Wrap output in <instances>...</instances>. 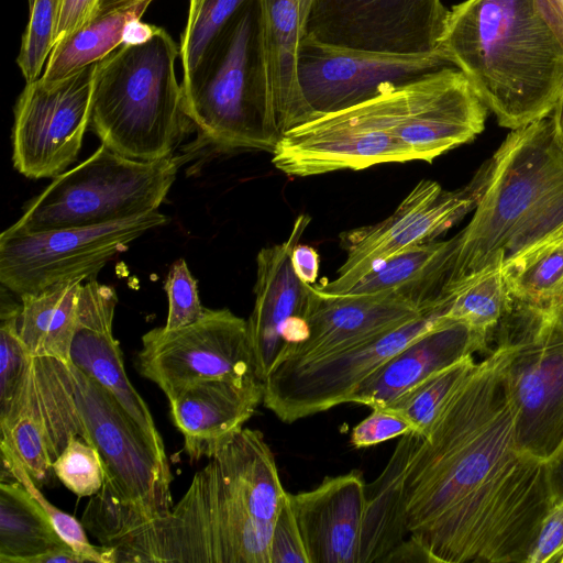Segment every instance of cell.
<instances>
[{
    "instance_id": "obj_11",
    "label": "cell",
    "mask_w": 563,
    "mask_h": 563,
    "mask_svg": "<svg viewBox=\"0 0 563 563\" xmlns=\"http://www.w3.org/2000/svg\"><path fill=\"white\" fill-rule=\"evenodd\" d=\"M167 221L157 209L101 225L41 232L8 228L0 235V283L21 297L59 282L88 280L134 240Z\"/></svg>"
},
{
    "instance_id": "obj_36",
    "label": "cell",
    "mask_w": 563,
    "mask_h": 563,
    "mask_svg": "<svg viewBox=\"0 0 563 563\" xmlns=\"http://www.w3.org/2000/svg\"><path fill=\"white\" fill-rule=\"evenodd\" d=\"M246 1L249 0L189 1L188 20L179 46L181 82L194 75L219 34Z\"/></svg>"
},
{
    "instance_id": "obj_44",
    "label": "cell",
    "mask_w": 563,
    "mask_h": 563,
    "mask_svg": "<svg viewBox=\"0 0 563 563\" xmlns=\"http://www.w3.org/2000/svg\"><path fill=\"white\" fill-rule=\"evenodd\" d=\"M563 558V500L544 517L527 563H561Z\"/></svg>"
},
{
    "instance_id": "obj_57",
    "label": "cell",
    "mask_w": 563,
    "mask_h": 563,
    "mask_svg": "<svg viewBox=\"0 0 563 563\" xmlns=\"http://www.w3.org/2000/svg\"><path fill=\"white\" fill-rule=\"evenodd\" d=\"M561 563H563V558H562V560H561Z\"/></svg>"
},
{
    "instance_id": "obj_58",
    "label": "cell",
    "mask_w": 563,
    "mask_h": 563,
    "mask_svg": "<svg viewBox=\"0 0 563 563\" xmlns=\"http://www.w3.org/2000/svg\"><path fill=\"white\" fill-rule=\"evenodd\" d=\"M563 307V306H562Z\"/></svg>"
},
{
    "instance_id": "obj_43",
    "label": "cell",
    "mask_w": 563,
    "mask_h": 563,
    "mask_svg": "<svg viewBox=\"0 0 563 563\" xmlns=\"http://www.w3.org/2000/svg\"><path fill=\"white\" fill-rule=\"evenodd\" d=\"M411 431H415L413 427L401 415L388 408H374L368 417L353 428L351 443L356 449H363Z\"/></svg>"
},
{
    "instance_id": "obj_9",
    "label": "cell",
    "mask_w": 563,
    "mask_h": 563,
    "mask_svg": "<svg viewBox=\"0 0 563 563\" xmlns=\"http://www.w3.org/2000/svg\"><path fill=\"white\" fill-rule=\"evenodd\" d=\"M68 364L86 442L101 459L104 483L100 492L139 516L168 511L173 475L165 445L156 443L96 379Z\"/></svg>"
},
{
    "instance_id": "obj_46",
    "label": "cell",
    "mask_w": 563,
    "mask_h": 563,
    "mask_svg": "<svg viewBox=\"0 0 563 563\" xmlns=\"http://www.w3.org/2000/svg\"><path fill=\"white\" fill-rule=\"evenodd\" d=\"M291 264L301 282L314 284L319 274L320 257L313 247L298 243L291 252Z\"/></svg>"
},
{
    "instance_id": "obj_35",
    "label": "cell",
    "mask_w": 563,
    "mask_h": 563,
    "mask_svg": "<svg viewBox=\"0 0 563 563\" xmlns=\"http://www.w3.org/2000/svg\"><path fill=\"white\" fill-rule=\"evenodd\" d=\"M475 366L473 355L466 356L431 374L384 408L401 415L411 423L416 432L426 437L442 408Z\"/></svg>"
},
{
    "instance_id": "obj_6",
    "label": "cell",
    "mask_w": 563,
    "mask_h": 563,
    "mask_svg": "<svg viewBox=\"0 0 563 563\" xmlns=\"http://www.w3.org/2000/svg\"><path fill=\"white\" fill-rule=\"evenodd\" d=\"M180 86L184 111L207 141L273 153L283 132L267 88L260 0L235 12Z\"/></svg>"
},
{
    "instance_id": "obj_22",
    "label": "cell",
    "mask_w": 563,
    "mask_h": 563,
    "mask_svg": "<svg viewBox=\"0 0 563 563\" xmlns=\"http://www.w3.org/2000/svg\"><path fill=\"white\" fill-rule=\"evenodd\" d=\"M310 222L299 216L289 236L262 249L256 257L255 301L247 320L256 376L264 382L283 351L282 332L287 322L306 316L309 284L301 282L291 264V252Z\"/></svg>"
},
{
    "instance_id": "obj_27",
    "label": "cell",
    "mask_w": 563,
    "mask_h": 563,
    "mask_svg": "<svg viewBox=\"0 0 563 563\" xmlns=\"http://www.w3.org/2000/svg\"><path fill=\"white\" fill-rule=\"evenodd\" d=\"M267 88L283 134L307 121L297 81L299 0H260Z\"/></svg>"
},
{
    "instance_id": "obj_40",
    "label": "cell",
    "mask_w": 563,
    "mask_h": 563,
    "mask_svg": "<svg viewBox=\"0 0 563 563\" xmlns=\"http://www.w3.org/2000/svg\"><path fill=\"white\" fill-rule=\"evenodd\" d=\"M55 477L77 497H92L104 483L98 451L80 435L73 437L52 464Z\"/></svg>"
},
{
    "instance_id": "obj_45",
    "label": "cell",
    "mask_w": 563,
    "mask_h": 563,
    "mask_svg": "<svg viewBox=\"0 0 563 563\" xmlns=\"http://www.w3.org/2000/svg\"><path fill=\"white\" fill-rule=\"evenodd\" d=\"M99 0H60L54 44L88 23Z\"/></svg>"
},
{
    "instance_id": "obj_1",
    "label": "cell",
    "mask_w": 563,
    "mask_h": 563,
    "mask_svg": "<svg viewBox=\"0 0 563 563\" xmlns=\"http://www.w3.org/2000/svg\"><path fill=\"white\" fill-rule=\"evenodd\" d=\"M510 351L497 334L406 466V532L431 562L527 563L553 505L549 463L517 441Z\"/></svg>"
},
{
    "instance_id": "obj_24",
    "label": "cell",
    "mask_w": 563,
    "mask_h": 563,
    "mask_svg": "<svg viewBox=\"0 0 563 563\" xmlns=\"http://www.w3.org/2000/svg\"><path fill=\"white\" fill-rule=\"evenodd\" d=\"M263 397L261 380L212 379L192 384L168 400L173 423L183 434L189 460L214 456L244 428Z\"/></svg>"
},
{
    "instance_id": "obj_41",
    "label": "cell",
    "mask_w": 563,
    "mask_h": 563,
    "mask_svg": "<svg viewBox=\"0 0 563 563\" xmlns=\"http://www.w3.org/2000/svg\"><path fill=\"white\" fill-rule=\"evenodd\" d=\"M164 289L168 298L165 329H178L203 317L207 308L200 302L197 282L184 258H179L172 264L165 279Z\"/></svg>"
},
{
    "instance_id": "obj_39",
    "label": "cell",
    "mask_w": 563,
    "mask_h": 563,
    "mask_svg": "<svg viewBox=\"0 0 563 563\" xmlns=\"http://www.w3.org/2000/svg\"><path fill=\"white\" fill-rule=\"evenodd\" d=\"M60 0H34L16 64L26 82L38 79L54 46Z\"/></svg>"
},
{
    "instance_id": "obj_54",
    "label": "cell",
    "mask_w": 563,
    "mask_h": 563,
    "mask_svg": "<svg viewBox=\"0 0 563 563\" xmlns=\"http://www.w3.org/2000/svg\"><path fill=\"white\" fill-rule=\"evenodd\" d=\"M559 239H563V228L561 229V231L553 238L551 239L550 241H553V240H559ZM549 242V241H548Z\"/></svg>"
},
{
    "instance_id": "obj_26",
    "label": "cell",
    "mask_w": 563,
    "mask_h": 563,
    "mask_svg": "<svg viewBox=\"0 0 563 563\" xmlns=\"http://www.w3.org/2000/svg\"><path fill=\"white\" fill-rule=\"evenodd\" d=\"M456 236L405 250L376 266L346 294L394 291L424 310L446 305L443 290L453 263Z\"/></svg>"
},
{
    "instance_id": "obj_10",
    "label": "cell",
    "mask_w": 563,
    "mask_h": 563,
    "mask_svg": "<svg viewBox=\"0 0 563 563\" xmlns=\"http://www.w3.org/2000/svg\"><path fill=\"white\" fill-rule=\"evenodd\" d=\"M402 89L289 129L272 153L274 166L288 176L309 177L411 162L395 136Z\"/></svg>"
},
{
    "instance_id": "obj_30",
    "label": "cell",
    "mask_w": 563,
    "mask_h": 563,
    "mask_svg": "<svg viewBox=\"0 0 563 563\" xmlns=\"http://www.w3.org/2000/svg\"><path fill=\"white\" fill-rule=\"evenodd\" d=\"M84 280L59 282L20 298L19 336L31 356L69 362Z\"/></svg>"
},
{
    "instance_id": "obj_33",
    "label": "cell",
    "mask_w": 563,
    "mask_h": 563,
    "mask_svg": "<svg viewBox=\"0 0 563 563\" xmlns=\"http://www.w3.org/2000/svg\"><path fill=\"white\" fill-rule=\"evenodd\" d=\"M503 275L511 302L556 314L563 306V239L506 262Z\"/></svg>"
},
{
    "instance_id": "obj_17",
    "label": "cell",
    "mask_w": 563,
    "mask_h": 563,
    "mask_svg": "<svg viewBox=\"0 0 563 563\" xmlns=\"http://www.w3.org/2000/svg\"><path fill=\"white\" fill-rule=\"evenodd\" d=\"M96 65L54 84L26 82L12 129V162L20 174L55 178L77 159L90 125Z\"/></svg>"
},
{
    "instance_id": "obj_28",
    "label": "cell",
    "mask_w": 563,
    "mask_h": 563,
    "mask_svg": "<svg viewBox=\"0 0 563 563\" xmlns=\"http://www.w3.org/2000/svg\"><path fill=\"white\" fill-rule=\"evenodd\" d=\"M212 459L251 516L261 522L274 523L287 492L262 432L243 428Z\"/></svg>"
},
{
    "instance_id": "obj_48",
    "label": "cell",
    "mask_w": 563,
    "mask_h": 563,
    "mask_svg": "<svg viewBox=\"0 0 563 563\" xmlns=\"http://www.w3.org/2000/svg\"><path fill=\"white\" fill-rule=\"evenodd\" d=\"M548 463L550 487L554 504L563 500V445Z\"/></svg>"
},
{
    "instance_id": "obj_7",
    "label": "cell",
    "mask_w": 563,
    "mask_h": 563,
    "mask_svg": "<svg viewBox=\"0 0 563 563\" xmlns=\"http://www.w3.org/2000/svg\"><path fill=\"white\" fill-rule=\"evenodd\" d=\"M184 156L139 161L102 144L87 159L53 178L9 229L41 232L101 225L157 210Z\"/></svg>"
},
{
    "instance_id": "obj_47",
    "label": "cell",
    "mask_w": 563,
    "mask_h": 563,
    "mask_svg": "<svg viewBox=\"0 0 563 563\" xmlns=\"http://www.w3.org/2000/svg\"><path fill=\"white\" fill-rule=\"evenodd\" d=\"M533 3L563 46V0H533Z\"/></svg>"
},
{
    "instance_id": "obj_5",
    "label": "cell",
    "mask_w": 563,
    "mask_h": 563,
    "mask_svg": "<svg viewBox=\"0 0 563 563\" xmlns=\"http://www.w3.org/2000/svg\"><path fill=\"white\" fill-rule=\"evenodd\" d=\"M179 47L162 27L96 65L90 128L102 144L139 161L172 156L194 124L175 74Z\"/></svg>"
},
{
    "instance_id": "obj_15",
    "label": "cell",
    "mask_w": 563,
    "mask_h": 563,
    "mask_svg": "<svg viewBox=\"0 0 563 563\" xmlns=\"http://www.w3.org/2000/svg\"><path fill=\"white\" fill-rule=\"evenodd\" d=\"M484 163L462 189L449 191L434 180H420L386 219L343 232L341 247L346 257L336 277L321 289L349 292L366 274L387 258L412 246L433 241L473 211L484 190Z\"/></svg>"
},
{
    "instance_id": "obj_38",
    "label": "cell",
    "mask_w": 563,
    "mask_h": 563,
    "mask_svg": "<svg viewBox=\"0 0 563 563\" xmlns=\"http://www.w3.org/2000/svg\"><path fill=\"white\" fill-rule=\"evenodd\" d=\"M0 307V410L12 400L32 356L18 332L21 301L18 303L1 285Z\"/></svg>"
},
{
    "instance_id": "obj_29",
    "label": "cell",
    "mask_w": 563,
    "mask_h": 563,
    "mask_svg": "<svg viewBox=\"0 0 563 563\" xmlns=\"http://www.w3.org/2000/svg\"><path fill=\"white\" fill-rule=\"evenodd\" d=\"M421 434L401 437L387 465L366 492L358 563L384 562L407 536L404 521L402 486L406 466Z\"/></svg>"
},
{
    "instance_id": "obj_52",
    "label": "cell",
    "mask_w": 563,
    "mask_h": 563,
    "mask_svg": "<svg viewBox=\"0 0 563 563\" xmlns=\"http://www.w3.org/2000/svg\"><path fill=\"white\" fill-rule=\"evenodd\" d=\"M559 143L563 147V93L550 113Z\"/></svg>"
},
{
    "instance_id": "obj_3",
    "label": "cell",
    "mask_w": 563,
    "mask_h": 563,
    "mask_svg": "<svg viewBox=\"0 0 563 563\" xmlns=\"http://www.w3.org/2000/svg\"><path fill=\"white\" fill-rule=\"evenodd\" d=\"M485 164L474 216L455 235L443 298L465 278L504 265L563 228V147L550 114L511 130Z\"/></svg>"
},
{
    "instance_id": "obj_34",
    "label": "cell",
    "mask_w": 563,
    "mask_h": 563,
    "mask_svg": "<svg viewBox=\"0 0 563 563\" xmlns=\"http://www.w3.org/2000/svg\"><path fill=\"white\" fill-rule=\"evenodd\" d=\"M445 299L448 318L465 323L488 340L489 332L511 307L503 264L490 265L465 278L449 291Z\"/></svg>"
},
{
    "instance_id": "obj_13",
    "label": "cell",
    "mask_w": 563,
    "mask_h": 563,
    "mask_svg": "<svg viewBox=\"0 0 563 563\" xmlns=\"http://www.w3.org/2000/svg\"><path fill=\"white\" fill-rule=\"evenodd\" d=\"M455 67L439 48L397 54L340 47L303 36L297 52V81L307 121L340 111L435 71Z\"/></svg>"
},
{
    "instance_id": "obj_51",
    "label": "cell",
    "mask_w": 563,
    "mask_h": 563,
    "mask_svg": "<svg viewBox=\"0 0 563 563\" xmlns=\"http://www.w3.org/2000/svg\"><path fill=\"white\" fill-rule=\"evenodd\" d=\"M137 1L140 0H99L93 18H99L109 12L126 8Z\"/></svg>"
},
{
    "instance_id": "obj_19",
    "label": "cell",
    "mask_w": 563,
    "mask_h": 563,
    "mask_svg": "<svg viewBox=\"0 0 563 563\" xmlns=\"http://www.w3.org/2000/svg\"><path fill=\"white\" fill-rule=\"evenodd\" d=\"M486 115L487 108L465 75L446 67L407 86L396 137L411 161L432 163L481 134Z\"/></svg>"
},
{
    "instance_id": "obj_50",
    "label": "cell",
    "mask_w": 563,
    "mask_h": 563,
    "mask_svg": "<svg viewBox=\"0 0 563 563\" xmlns=\"http://www.w3.org/2000/svg\"><path fill=\"white\" fill-rule=\"evenodd\" d=\"M158 26L142 22L141 19L132 20L124 33L123 45L140 44L150 40Z\"/></svg>"
},
{
    "instance_id": "obj_12",
    "label": "cell",
    "mask_w": 563,
    "mask_h": 563,
    "mask_svg": "<svg viewBox=\"0 0 563 563\" xmlns=\"http://www.w3.org/2000/svg\"><path fill=\"white\" fill-rule=\"evenodd\" d=\"M448 306L330 355L280 363L263 382V405L291 423L349 402L358 386L408 344L435 327Z\"/></svg>"
},
{
    "instance_id": "obj_2",
    "label": "cell",
    "mask_w": 563,
    "mask_h": 563,
    "mask_svg": "<svg viewBox=\"0 0 563 563\" xmlns=\"http://www.w3.org/2000/svg\"><path fill=\"white\" fill-rule=\"evenodd\" d=\"M439 48L504 128L549 115L563 93V46L533 0L454 5Z\"/></svg>"
},
{
    "instance_id": "obj_25",
    "label": "cell",
    "mask_w": 563,
    "mask_h": 563,
    "mask_svg": "<svg viewBox=\"0 0 563 563\" xmlns=\"http://www.w3.org/2000/svg\"><path fill=\"white\" fill-rule=\"evenodd\" d=\"M487 342L465 323L444 314L435 327L369 375L349 402L371 409L384 408L431 374L476 352L486 351Z\"/></svg>"
},
{
    "instance_id": "obj_55",
    "label": "cell",
    "mask_w": 563,
    "mask_h": 563,
    "mask_svg": "<svg viewBox=\"0 0 563 563\" xmlns=\"http://www.w3.org/2000/svg\"><path fill=\"white\" fill-rule=\"evenodd\" d=\"M558 318L560 319V321L563 323V307L558 311Z\"/></svg>"
},
{
    "instance_id": "obj_21",
    "label": "cell",
    "mask_w": 563,
    "mask_h": 563,
    "mask_svg": "<svg viewBox=\"0 0 563 563\" xmlns=\"http://www.w3.org/2000/svg\"><path fill=\"white\" fill-rule=\"evenodd\" d=\"M117 303L113 287L95 277L82 284L69 362L104 387L156 443L164 445L150 408L129 380L113 336Z\"/></svg>"
},
{
    "instance_id": "obj_32",
    "label": "cell",
    "mask_w": 563,
    "mask_h": 563,
    "mask_svg": "<svg viewBox=\"0 0 563 563\" xmlns=\"http://www.w3.org/2000/svg\"><path fill=\"white\" fill-rule=\"evenodd\" d=\"M68 545L48 516L16 479L0 482V563H31L52 549Z\"/></svg>"
},
{
    "instance_id": "obj_53",
    "label": "cell",
    "mask_w": 563,
    "mask_h": 563,
    "mask_svg": "<svg viewBox=\"0 0 563 563\" xmlns=\"http://www.w3.org/2000/svg\"><path fill=\"white\" fill-rule=\"evenodd\" d=\"M312 0H299V18H300V38L302 35V29L307 20Z\"/></svg>"
},
{
    "instance_id": "obj_14",
    "label": "cell",
    "mask_w": 563,
    "mask_h": 563,
    "mask_svg": "<svg viewBox=\"0 0 563 563\" xmlns=\"http://www.w3.org/2000/svg\"><path fill=\"white\" fill-rule=\"evenodd\" d=\"M136 368L168 400L199 382L260 380L247 321L227 308L206 309L202 318L178 329L147 331L142 336Z\"/></svg>"
},
{
    "instance_id": "obj_16",
    "label": "cell",
    "mask_w": 563,
    "mask_h": 563,
    "mask_svg": "<svg viewBox=\"0 0 563 563\" xmlns=\"http://www.w3.org/2000/svg\"><path fill=\"white\" fill-rule=\"evenodd\" d=\"M1 442L38 487L55 476L52 464L73 437L87 439L68 362L32 356L11 402L0 410Z\"/></svg>"
},
{
    "instance_id": "obj_8",
    "label": "cell",
    "mask_w": 563,
    "mask_h": 563,
    "mask_svg": "<svg viewBox=\"0 0 563 563\" xmlns=\"http://www.w3.org/2000/svg\"><path fill=\"white\" fill-rule=\"evenodd\" d=\"M496 328L511 350L506 382L518 444L549 462L563 445V323L555 313L511 302Z\"/></svg>"
},
{
    "instance_id": "obj_49",
    "label": "cell",
    "mask_w": 563,
    "mask_h": 563,
    "mask_svg": "<svg viewBox=\"0 0 563 563\" xmlns=\"http://www.w3.org/2000/svg\"><path fill=\"white\" fill-rule=\"evenodd\" d=\"M87 560L69 545L52 549L32 560L31 563H85Z\"/></svg>"
},
{
    "instance_id": "obj_4",
    "label": "cell",
    "mask_w": 563,
    "mask_h": 563,
    "mask_svg": "<svg viewBox=\"0 0 563 563\" xmlns=\"http://www.w3.org/2000/svg\"><path fill=\"white\" fill-rule=\"evenodd\" d=\"M198 471L168 511L139 516L98 493L81 522L119 562L269 563L273 523L256 520L214 461Z\"/></svg>"
},
{
    "instance_id": "obj_20",
    "label": "cell",
    "mask_w": 563,
    "mask_h": 563,
    "mask_svg": "<svg viewBox=\"0 0 563 563\" xmlns=\"http://www.w3.org/2000/svg\"><path fill=\"white\" fill-rule=\"evenodd\" d=\"M431 310L421 309L394 291L335 295L309 284L305 316L307 338L290 349L278 364L305 363L330 355L399 328Z\"/></svg>"
},
{
    "instance_id": "obj_18",
    "label": "cell",
    "mask_w": 563,
    "mask_h": 563,
    "mask_svg": "<svg viewBox=\"0 0 563 563\" xmlns=\"http://www.w3.org/2000/svg\"><path fill=\"white\" fill-rule=\"evenodd\" d=\"M448 13L441 0H312L301 38L373 52L431 53L439 49Z\"/></svg>"
},
{
    "instance_id": "obj_37",
    "label": "cell",
    "mask_w": 563,
    "mask_h": 563,
    "mask_svg": "<svg viewBox=\"0 0 563 563\" xmlns=\"http://www.w3.org/2000/svg\"><path fill=\"white\" fill-rule=\"evenodd\" d=\"M1 460L2 470L7 471L11 478L19 481L40 504L65 543L84 556L87 562L115 563L113 550L109 547L101 544L96 547L90 543L82 522L48 501L15 454L2 442Z\"/></svg>"
},
{
    "instance_id": "obj_23",
    "label": "cell",
    "mask_w": 563,
    "mask_h": 563,
    "mask_svg": "<svg viewBox=\"0 0 563 563\" xmlns=\"http://www.w3.org/2000/svg\"><path fill=\"white\" fill-rule=\"evenodd\" d=\"M309 563H358L366 484L354 470L311 490L288 493Z\"/></svg>"
},
{
    "instance_id": "obj_31",
    "label": "cell",
    "mask_w": 563,
    "mask_h": 563,
    "mask_svg": "<svg viewBox=\"0 0 563 563\" xmlns=\"http://www.w3.org/2000/svg\"><path fill=\"white\" fill-rule=\"evenodd\" d=\"M152 1L140 0L126 8L93 18L55 43L40 77L42 82L49 85L60 81L122 46L128 24L141 19Z\"/></svg>"
},
{
    "instance_id": "obj_56",
    "label": "cell",
    "mask_w": 563,
    "mask_h": 563,
    "mask_svg": "<svg viewBox=\"0 0 563 563\" xmlns=\"http://www.w3.org/2000/svg\"><path fill=\"white\" fill-rule=\"evenodd\" d=\"M33 1H34V0H27V2H29V7H31V5L33 4Z\"/></svg>"
},
{
    "instance_id": "obj_42",
    "label": "cell",
    "mask_w": 563,
    "mask_h": 563,
    "mask_svg": "<svg viewBox=\"0 0 563 563\" xmlns=\"http://www.w3.org/2000/svg\"><path fill=\"white\" fill-rule=\"evenodd\" d=\"M269 563H309L288 493L273 523Z\"/></svg>"
}]
</instances>
